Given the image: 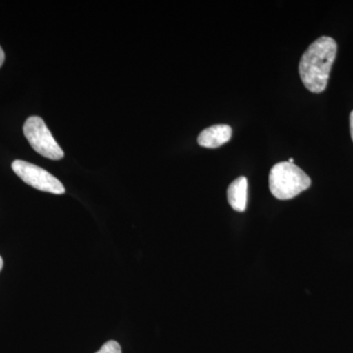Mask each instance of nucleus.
<instances>
[{
	"label": "nucleus",
	"mask_w": 353,
	"mask_h": 353,
	"mask_svg": "<svg viewBox=\"0 0 353 353\" xmlns=\"http://www.w3.org/2000/svg\"><path fill=\"white\" fill-rule=\"evenodd\" d=\"M338 46L330 37H321L306 50L299 62V75L309 92L320 94L328 85Z\"/></svg>",
	"instance_id": "obj_1"
},
{
	"label": "nucleus",
	"mask_w": 353,
	"mask_h": 353,
	"mask_svg": "<svg viewBox=\"0 0 353 353\" xmlns=\"http://www.w3.org/2000/svg\"><path fill=\"white\" fill-rule=\"evenodd\" d=\"M311 180L299 166L290 162L274 165L269 175V189L280 201L294 199L309 189Z\"/></svg>",
	"instance_id": "obj_2"
},
{
	"label": "nucleus",
	"mask_w": 353,
	"mask_h": 353,
	"mask_svg": "<svg viewBox=\"0 0 353 353\" xmlns=\"http://www.w3.org/2000/svg\"><path fill=\"white\" fill-rule=\"evenodd\" d=\"M23 130L30 145L39 154L51 160H60L64 157L63 150L41 117L32 116L28 118Z\"/></svg>",
	"instance_id": "obj_3"
},
{
	"label": "nucleus",
	"mask_w": 353,
	"mask_h": 353,
	"mask_svg": "<svg viewBox=\"0 0 353 353\" xmlns=\"http://www.w3.org/2000/svg\"><path fill=\"white\" fill-rule=\"evenodd\" d=\"M12 169L21 180L34 189L54 194H65L64 185L57 176L51 175L50 172L37 165L23 160H15L12 163Z\"/></svg>",
	"instance_id": "obj_4"
},
{
	"label": "nucleus",
	"mask_w": 353,
	"mask_h": 353,
	"mask_svg": "<svg viewBox=\"0 0 353 353\" xmlns=\"http://www.w3.org/2000/svg\"><path fill=\"white\" fill-rule=\"evenodd\" d=\"M233 130L228 125H214L206 128L199 134L197 143L202 148H217L225 145L232 138Z\"/></svg>",
	"instance_id": "obj_5"
},
{
	"label": "nucleus",
	"mask_w": 353,
	"mask_h": 353,
	"mask_svg": "<svg viewBox=\"0 0 353 353\" xmlns=\"http://www.w3.org/2000/svg\"><path fill=\"white\" fill-rule=\"evenodd\" d=\"M227 196L234 210L243 212L248 202V179L245 176L236 179L228 188Z\"/></svg>",
	"instance_id": "obj_6"
},
{
	"label": "nucleus",
	"mask_w": 353,
	"mask_h": 353,
	"mask_svg": "<svg viewBox=\"0 0 353 353\" xmlns=\"http://www.w3.org/2000/svg\"><path fill=\"white\" fill-rule=\"evenodd\" d=\"M97 353H122V350L117 341H109Z\"/></svg>",
	"instance_id": "obj_7"
},
{
	"label": "nucleus",
	"mask_w": 353,
	"mask_h": 353,
	"mask_svg": "<svg viewBox=\"0 0 353 353\" xmlns=\"http://www.w3.org/2000/svg\"><path fill=\"white\" fill-rule=\"evenodd\" d=\"M4 59H6V54H4V51L2 50L1 46H0V67L3 64Z\"/></svg>",
	"instance_id": "obj_8"
},
{
	"label": "nucleus",
	"mask_w": 353,
	"mask_h": 353,
	"mask_svg": "<svg viewBox=\"0 0 353 353\" xmlns=\"http://www.w3.org/2000/svg\"><path fill=\"white\" fill-rule=\"evenodd\" d=\"M350 134H352V141H353V111L352 113H350Z\"/></svg>",
	"instance_id": "obj_9"
},
{
	"label": "nucleus",
	"mask_w": 353,
	"mask_h": 353,
	"mask_svg": "<svg viewBox=\"0 0 353 353\" xmlns=\"http://www.w3.org/2000/svg\"><path fill=\"white\" fill-rule=\"evenodd\" d=\"M2 267H3V260H2L1 256H0V271L2 270Z\"/></svg>",
	"instance_id": "obj_10"
},
{
	"label": "nucleus",
	"mask_w": 353,
	"mask_h": 353,
	"mask_svg": "<svg viewBox=\"0 0 353 353\" xmlns=\"http://www.w3.org/2000/svg\"><path fill=\"white\" fill-rule=\"evenodd\" d=\"M288 162H290V163H294V158H290L289 161Z\"/></svg>",
	"instance_id": "obj_11"
}]
</instances>
